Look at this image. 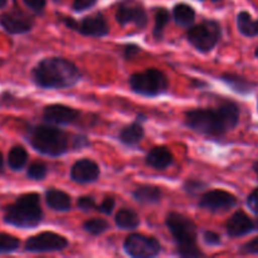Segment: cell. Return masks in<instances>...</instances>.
Returning a JSON list of instances; mask_svg holds the SVG:
<instances>
[{
	"mask_svg": "<svg viewBox=\"0 0 258 258\" xmlns=\"http://www.w3.org/2000/svg\"><path fill=\"white\" fill-rule=\"evenodd\" d=\"M184 188H185V190L189 191V193H196V191L202 190V189L204 188V184L198 180H188L185 183V185H184Z\"/></svg>",
	"mask_w": 258,
	"mask_h": 258,
	"instance_id": "37",
	"label": "cell"
},
{
	"mask_svg": "<svg viewBox=\"0 0 258 258\" xmlns=\"http://www.w3.org/2000/svg\"><path fill=\"white\" fill-rule=\"evenodd\" d=\"M23 2L29 9L35 13H40L45 7V0H23Z\"/></svg>",
	"mask_w": 258,
	"mask_h": 258,
	"instance_id": "33",
	"label": "cell"
},
{
	"mask_svg": "<svg viewBox=\"0 0 258 258\" xmlns=\"http://www.w3.org/2000/svg\"><path fill=\"white\" fill-rule=\"evenodd\" d=\"M87 140V139L85 138V136H77V138L75 139V148H80L82 149L83 146L86 145V144H82V141Z\"/></svg>",
	"mask_w": 258,
	"mask_h": 258,
	"instance_id": "40",
	"label": "cell"
},
{
	"mask_svg": "<svg viewBox=\"0 0 258 258\" xmlns=\"http://www.w3.org/2000/svg\"><path fill=\"white\" fill-rule=\"evenodd\" d=\"M27 175L32 180H42L47 175V166H45V164L35 161V163L29 165L27 170Z\"/></svg>",
	"mask_w": 258,
	"mask_h": 258,
	"instance_id": "29",
	"label": "cell"
},
{
	"mask_svg": "<svg viewBox=\"0 0 258 258\" xmlns=\"http://www.w3.org/2000/svg\"><path fill=\"white\" fill-rule=\"evenodd\" d=\"M126 253L135 258H151L158 256L160 252V243L154 237L134 233L126 238L123 243Z\"/></svg>",
	"mask_w": 258,
	"mask_h": 258,
	"instance_id": "8",
	"label": "cell"
},
{
	"mask_svg": "<svg viewBox=\"0 0 258 258\" xmlns=\"http://www.w3.org/2000/svg\"><path fill=\"white\" fill-rule=\"evenodd\" d=\"M173 17L175 23L180 27H190L196 19V12L188 4H178L175 5L173 10Z\"/></svg>",
	"mask_w": 258,
	"mask_h": 258,
	"instance_id": "21",
	"label": "cell"
},
{
	"mask_svg": "<svg viewBox=\"0 0 258 258\" xmlns=\"http://www.w3.org/2000/svg\"><path fill=\"white\" fill-rule=\"evenodd\" d=\"M28 141L39 154L47 156H59L68 151V135L53 126H35L29 131Z\"/></svg>",
	"mask_w": 258,
	"mask_h": 258,
	"instance_id": "4",
	"label": "cell"
},
{
	"mask_svg": "<svg viewBox=\"0 0 258 258\" xmlns=\"http://www.w3.org/2000/svg\"><path fill=\"white\" fill-rule=\"evenodd\" d=\"M68 246V241L63 236L53 232H43L30 237L25 242V251L32 253H42V252H54L64 249Z\"/></svg>",
	"mask_w": 258,
	"mask_h": 258,
	"instance_id": "9",
	"label": "cell"
},
{
	"mask_svg": "<svg viewBox=\"0 0 258 258\" xmlns=\"http://www.w3.org/2000/svg\"><path fill=\"white\" fill-rule=\"evenodd\" d=\"M242 251L249 254H258V237L253 238L252 241L247 242V243L242 247Z\"/></svg>",
	"mask_w": 258,
	"mask_h": 258,
	"instance_id": "36",
	"label": "cell"
},
{
	"mask_svg": "<svg viewBox=\"0 0 258 258\" xmlns=\"http://www.w3.org/2000/svg\"><path fill=\"white\" fill-rule=\"evenodd\" d=\"M116 226L121 229H135L140 224L139 216L131 209H120L116 214Z\"/></svg>",
	"mask_w": 258,
	"mask_h": 258,
	"instance_id": "22",
	"label": "cell"
},
{
	"mask_svg": "<svg viewBox=\"0 0 258 258\" xmlns=\"http://www.w3.org/2000/svg\"><path fill=\"white\" fill-rule=\"evenodd\" d=\"M130 87L139 95L154 97L161 95L168 90V80L159 70H146L144 72L135 73L130 77Z\"/></svg>",
	"mask_w": 258,
	"mask_h": 258,
	"instance_id": "6",
	"label": "cell"
},
{
	"mask_svg": "<svg viewBox=\"0 0 258 258\" xmlns=\"http://www.w3.org/2000/svg\"><path fill=\"white\" fill-rule=\"evenodd\" d=\"M55 2H59V0H55Z\"/></svg>",
	"mask_w": 258,
	"mask_h": 258,
	"instance_id": "47",
	"label": "cell"
},
{
	"mask_svg": "<svg viewBox=\"0 0 258 258\" xmlns=\"http://www.w3.org/2000/svg\"><path fill=\"white\" fill-rule=\"evenodd\" d=\"M80 112L72 107L64 105H49L44 108L43 118L45 122L52 125H68L75 122Z\"/></svg>",
	"mask_w": 258,
	"mask_h": 258,
	"instance_id": "11",
	"label": "cell"
},
{
	"mask_svg": "<svg viewBox=\"0 0 258 258\" xmlns=\"http://www.w3.org/2000/svg\"><path fill=\"white\" fill-rule=\"evenodd\" d=\"M77 206L78 208L82 209V211L88 212L96 208V202L92 197H81L77 202Z\"/></svg>",
	"mask_w": 258,
	"mask_h": 258,
	"instance_id": "30",
	"label": "cell"
},
{
	"mask_svg": "<svg viewBox=\"0 0 258 258\" xmlns=\"http://www.w3.org/2000/svg\"><path fill=\"white\" fill-rule=\"evenodd\" d=\"M171 163H173V156H171L170 151L164 146H156L153 150L149 151L148 156H146V164L158 170H164Z\"/></svg>",
	"mask_w": 258,
	"mask_h": 258,
	"instance_id": "17",
	"label": "cell"
},
{
	"mask_svg": "<svg viewBox=\"0 0 258 258\" xmlns=\"http://www.w3.org/2000/svg\"><path fill=\"white\" fill-rule=\"evenodd\" d=\"M120 140L122 141L125 145H138L144 138V127L141 123L135 122L131 123V125L126 126L121 130L120 133Z\"/></svg>",
	"mask_w": 258,
	"mask_h": 258,
	"instance_id": "19",
	"label": "cell"
},
{
	"mask_svg": "<svg viewBox=\"0 0 258 258\" xmlns=\"http://www.w3.org/2000/svg\"><path fill=\"white\" fill-rule=\"evenodd\" d=\"M98 175H100V168L95 161L90 159L78 160L71 169V179L76 183H92L97 180Z\"/></svg>",
	"mask_w": 258,
	"mask_h": 258,
	"instance_id": "13",
	"label": "cell"
},
{
	"mask_svg": "<svg viewBox=\"0 0 258 258\" xmlns=\"http://www.w3.org/2000/svg\"><path fill=\"white\" fill-rule=\"evenodd\" d=\"M256 57L258 58V48H257V49H256Z\"/></svg>",
	"mask_w": 258,
	"mask_h": 258,
	"instance_id": "45",
	"label": "cell"
},
{
	"mask_svg": "<svg viewBox=\"0 0 258 258\" xmlns=\"http://www.w3.org/2000/svg\"><path fill=\"white\" fill-rule=\"evenodd\" d=\"M4 171V158H3V154L0 153V175Z\"/></svg>",
	"mask_w": 258,
	"mask_h": 258,
	"instance_id": "41",
	"label": "cell"
},
{
	"mask_svg": "<svg viewBox=\"0 0 258 258\" xmlns=\"http://www.w3.org/2000/svg\"><path fill=\"white\" fill-rule=\"evenodd\" d=\"M247 206L253 213L258 214V188L254 189L247 198Z\"/></svg>",
	"mask_w": 258,
	"mask_h": 258,
	"instance_id": "32",
	"label": "cell"
},
{
	"mask_svg": "<svg viewBox=\"0 0 258 258\" xmlns=\"http://www.w3.org/2000/svg\"><path fill=\"white\" fill-rule=\"evenodd\" d=\"M222 80L232 88L236 92L242 93V95H246L253 91V85L251 82H248L247 80H244L243 77H239L236 75H223L222 76Z\"/></svg>",
	"mask_w": 258,
	"mask_h": 258,
	"instance_id": "25",
	"label": "cell"
},
{
	"mask_svg": "<svg viewBox=\"0 0 258 258\" xmlns=\"http://www.w3.org/2000/svg\"><path fill=\"white\" fill-rule=\"evenodd\" d=\"M239 32L246 37H256L258 35V20L252 19L251 15L247 12H242L237 18Z\"/></svg>",
	"mask_w": 258,
	"mask_h": 258,
	"instance_id": "24",
	"label": "cell"
},
{
	"mask_svg": "<svg viewBox=\"0 0 258 258\" xmlns=\"http://www.w3.org/2000/svg\"><path fill=\"white\" fill-rule=\"evenodd\" d=\"M166 226L178 244L179 254L183 257H199L202 252L197 247V229L193 222L179 213H170Z\"/></svg>",
	"mask_w": 258,
	"mask_h": 258,
	"instance_id": "5",
	"label": "cell"
},
{
	"mask_svg": "<svg viewBox=\"0 0 258 258\" xmlns=\"http://www.w3.org/2000/svg\"><path fill=\"white\" fill-rule=\"evenodd\" d=\"M213 2H218V0H213Z\"/></svg>",
	"mask_w": 258,
	"mask_h": 258,
	"instance_id": "46",
	"label": "cell"
},
{
	"mask_svg": "<svg viewBox=\"0 0 258 258\" xmlns=\"http://www.w3.org/2000/svg\"><path fill=\"white\" fill-rule=\"evenodd\" d=\"M253 169H254V171H256V174L258 175V161H257V163H254Z\"/></svg>",
	"mask_w": 258,
	"mask_h": 258,
	"instance_id": "43",
	"label": "cell"
},
{
	"mask_svg": "<svg viewBox=\"0 0 258 258\" xmlns=\"http://www.w3.org/2000/svg\"><path fill=\"white\" fill-rule=\"evenodd\" d=\"M169 22V13L166 9H158L155 14V28H154V35L155 38H161L163 30Z\"/></svg>",
	"mask_w": 258,
	"mask_h": 258,
	"instance_id": "28",
	"label": "cell"
},
{
	"mask_svg": "<svg viewBox=\"0 0 258 258\" xmlns=\"http://www.w3.org/2000/svg\"><path fill=\"white\" fill-rule=\"evenodd\" d=\"M221 27L214 20H206L188 32V40L201 52L212 50L221 38Z\"/></svg>",
	"mask_w": 258,
	"mask_h": 258,
	"instance_id": "7",
	"label": "cell"
},
{
	"mask_svg": "<svg viewBox=\"0 0 258 258\" xmlns=\"http://www.w3.org/2000/svg\"><path fill=\"white\" fill-rule=\"evenodd\" d=\"M83 229H85L87 233L92 234V236H98V234H102L103 232L107 231L108 223L107 221H105V219L102 218H93L85 222Z\"/></svg>",
	"mask_w": 258,
	"mask_h": 258,
	"instance_id": "27",
	"label": "cell"
},
{
	"mask_svg": "<svg viewBox=\"0 0 258 258\" xmlns=\"http://www.w3.org/2000/svg\"><path fill=\"white\" fill-rule=\"evenodd\" d=\"M45 202H47V206L53 211L67 212L71 208V197L64 191L57 190V189H49L45 193Z\"/></svg>",
	"mask_w": 258,
	"mask_h": 258,
	"instance_id": "18",
	"label": "cell"
},
{
	"mask_svg": "<svg viewBox=\"0 0 258 258\" xmlns=\"http://www.w3.org/2000/svg\"><path fill=\"white\" fill-rule=\"evenodd\" d=\"M97 0H75L73 2V9L77 12H82V10L90 9L91 7L96 4Z\"/></svg>",
	"mask_w": 258,
	"mask_h": 258,
	"instance_id": "34",
	"label": "cell"
},
{
	"mask_svg": "<svg viewBox=\"0 0 258 258\" xmlns=\"http://www.w3.org/2000/svg\"><path fill=\"white\" fill-rule=\"evenodd\" d=\"M139 52H140V48H139L138 45L128 44V45H126L123 54H125L126 58H133V57H135Z\"/></svg>",
	"mask_w": 258,
	"mask_h": 258,
	"instance_id": "38",
	"label": "cell"
},
{
	"mask_svg": "<svg viewBox=\"0 0 258 258\" xmlns=\"http://www.w3.org/2000/svg\"><path fill=\"white\" fill-rule=\"evenodd\" d=\"M28 161V153L23 146H14L8 154V165L12 170L19 171Z\"/></svg>",
	"mask_w": 258,
	"mask_h": 258,
	"instance_id": "23",
	"label": "cell"
},
{
	"mask_svg": "<svg viewBox=\"0 0 258 258\" xmlns=\"http://www.w3.org/2000/svg\"><path fill=\"white\" fill-rule=\"evenodd\" d=\"M32 78L40 88H70L81 80V73L71 60L52 57L44 58L33 68Z\"/></svg>",
	"mask_w": 258,
	"mask_h": 258,
	"instance_id": "2",
	"label": "cell"
},
{
	"mask_svg": "<svg viewBox=\"0 0 258 258\" xmlns=\"http://www.w3.org/2000/svg\"><path fill=\"white\" fill-rule=\"evenodd\" d=\"M78 32L83 35H88V37L101 38L105 37L110 32V28H108L107 22H106V19L102 15L95 14L85 18L80 23Z\"/></svg>",
	"mask_w": 258,
	"mask_h": 258,
	"instance_id": "15",
	"label": "cell"
},
{
	"mask_svg": "<svg viewBox=\"0 0 258 258\" xmlns=\"http://www.w3.org/2000/svg\"><path fill=\"white\" fill-rule=\"evenodd\" d=\"M227 233L231 237H241L251 233L254 229V223L243 212H236L227 222Z\"/></svg>",
	"mask_w": 258,
	"mask_h": 258,
	"instance_id": "16",
	"label": "cell"
},
{
	"mask_svg": "<svg viewBox=\"0 0 258 258\" xmlns=\"http://www.w3.org/2000/svg\"><path fill=\"white\" fill-rule=\"evenodd\" d=\"M204 241H206L207 244H211V246H218V244H221V237L214 233V232L207 231L204 233Z\"/></svg>",
	"mask_w": 258,
	"mask_h": 258,
	"instance_id": "35",
	"label": "cell"
},
{
	"mask_svg": "<svg viewBox=\"0 0 258 258\" xmlns=\"http://www.w3.org/2000/svg\"><path fill=\"white\" fill-rule=\"evenodd\" d=\"M237 201L233 194L224 190H211L203 194L199 201V207L211 212L228 211L236 206Z\"/></svg>",
	"mask_w": 258,
	"mask_h": 258,
	"instance_id": "10",
	"label": "cell"
},
{
	"mask_svg": "<svg viewBox=\"0 0 258 258\" xmlns=\"http://www.w3.org/2000/svg\"><path fill=\"white\" fill-rule=\"evenodd\" d=\"M116 20L121 25L134 23L138 28H145L148 24V15L145 10L139 5L121 4L116 13Z\"/></svg>",
	"mask_w": 258,
	"mask_h": 258,
	"instance_id": "14",
	"label": "cell"
},
{
	"mask_svg": "<svg viewBox=\"0 0 258 258\" xmlns=\"http://www.w3.org/2000/svg\"><path fill=\"white\" fill-rule=\"evenodd\" d=\"M64 23L68 28H71V29L78 30V28H80V23L76 22V20L72 19V18H67V19H64Z\"/></svg>",
	"mask_w": 258,
	"mask_h": 258,
	"instance_id": "39",
	"label": "cell"
},
{
	"mask_svg": "<svg viewBox=\"0 0 258 258\" xmlns=\"http://www.w3.org/2000/svg\"><path fill=\"white\" fill-rule=\"evenodd\" d=\"M20 246V241L17 237L8 233H0V254L13 253Z\"/></svg>",
	"mask_w": 258,
	"mask_h": 258,
	"instance_id": "26",
	"label": "cell"
},
{
	"mask_svg": "<svg viewBox=\"0 0 258 258\" xmlns=\"http://www.w3.org/2000/svg\"><path fill=\"white\" fill-rule=\"evenodd\" d=\"M134 198L138 202L144 204H154L158 203L161 199V190L158 186L153 185H143L139 186L133 193Z\"/></svg>",
	"mask_w": 258,
	"mask_h": 258,
	"instance_id": "20",
	"label": "cell"
},
{
	"mask_svg": "<svg viewBox=\"0 0 258 258\" xmlns=\"http://www.w3.org/2000/svg\"><path fill=\"white\" fill-rule=\"evenodd\" d=\"M0 25L9 34H24L32 30L33 23L22 13L10 12L0 15Z\"/></svg>",
	"mask_w": 258,
	"mask_h": 258,
	"instance_id": "12",
	"label": "cell"
},
{
	"mask_svg": "<svg viewBox=\"0 0 258 258\" xmlns=\"http://www.w3.org/2000/svg\"><path fill=\"white\" fill-rule=\"evenodd\" d=\"M7 4H8V0H0V9L7 7Z\"/></svg>",
	"mask_w": 258,
	"mask_h": 258,
	"instance_id": "42",
	"label": "cell"
},
{
	"mask_svg": "<svg viewBox=\"0 0 258 258\" xmlns=\"http://www.w3.org/2000/svg\"><path fill=\"white\" fill-rule=\"evenodd\" d=\"M43 211L39 196L35 193L20 196L13 204L4 209L3 221L17 228H34L42 222Z\"/></svg>",
	"mask_w": 258,
	"mask_h": 258,
	"instance_id": "3",
	"label": "cell"
},
{
	"mask_svg": "<svg viewBox=\"0 0 258 258\" xmlns=\"http://www.w3.org/2000/svg\"><path fill=\"white\" fill-rule=\"evenodd\" d=\"M113 208H115V201L112 198H106L103 199V202L100 204L97 209L103 214H111Z\"/></svg>",
	"mask_w": 258,
	"mask_h": 258,
	"instance_id": "31",
	"label": "cell"
},
{
	"mask_svg": "<svg viewBox=\"0 0 258 258\" xmlns=\"http://www.w3.org/2000/svg\"><path fill=\"white\" fill-rule=\"evenodd\" d=\"M253 223H254V229H256V231H258V219H257L256 222H253Z\"/></svg>",
	"mask_w": 258,
	"mask_h": 258,
	"instance_id": "44",
	"label": "cell"
},
{
	"mask_svg": "<svg viewBox=\"0 0 258 258\" xmlns=\"http://www.w3.org/2000/svg\"><path fill=\"white\" fill-rule=\"evenodd\" d=\"M239 120L238 106L231 101L222 103L217 110H191L186 112L185 123L189 128L204 135L219 136L236 127Z\"/></svg>",
	"mask_w": 258,
	"mask_h": 258,
	"instance_id": "1",
	"label": "cell"
}]
</instances>
